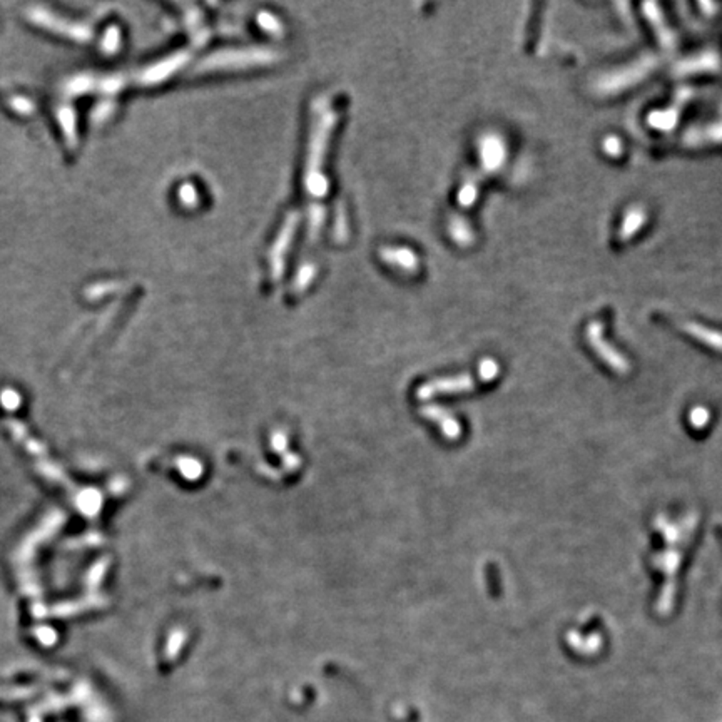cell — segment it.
<instances>
[{
	"label": "cell",
	"instance_id": "obj_19",
	"mask_svg": "<svg viewBox=\"0 0 722 722\" xmlns=\"http://www.w3.org/2000/svg\"><path fill=\"white\" fill-rule=\"evenodd\" d=\"M257 22H259V25L269 34H273V35L283 34V25H281V22L275 17V15L269 14V12H261L259 17H257Z\"/></svg>",
	"mask_w": 722,
	"mask_h": 722
},
{
	"label": "cell",
	"instance_id": "obj_9",
	"mask_svg": "<svg viewBox=\"0 0 722 722\" xmlns=\"http://www.w3.org/2000/svg\"><path fill=\"white\" fill-rule=\"evenodd\" d=\"M642 10H644V14H646L647 22H649L650 27H652L654 34L657 35L659 44H661L667 50L674 49V47L677 45V37H676V34L672 32V29L667 25L661 7L654 2H646L642 6Z\"/></svg>",
	"mask_w": 722,
	"mask_h": 722
},
{
	"label": "cell",
	"instance_id": "obj_1",
	"mask_svg": "<svg viewBox=\"0 0 722 722\" xmlns=\"http://www.w3.org/2000/svg\"><path fill=\"white\" fill-rule=\"evenodd\" d=\"M337 124V112L328 96L318 97L313 104V126H311L310 149H308L306 174H304V189L313 199L311 204H319L328 193V179L323 173L328 140Z\"/></svg>",
	"mask_w": 722,
	"mask_h": 722
},
{
	"label": "cell",
	"instance_id": "obj_13",
	"mask_svg": "<svg viewBox=\"0 0 722 722\" xmlns=\"http://www.w3.org/2000/svg\"><path fill=\"white\" fill-rule=\"evenodd\" d=\"M647 221V211L642 206H630L629 209L624 214L622 222H620L619 228V240L620 241H629L642 229V226Z\"/></svg>",
	"mask_w": 722,
	"mask_h": 722
},
{
	"label": "cell",
	"instance_id": "obj_8",
	"mask_svg": "<svg viewBox=\"0 0 722 722\" xmlns=\"http://www.w3.org/2000/svg\"><path fill=\"white\" fill-rule=\"evenodd\" d=\"M722 67V62L719 54L714 52V50H704V52L696 54V56H690L684 61L677 62L676 67H674V74L679 77L684 76H694V74H704V72H717Z\"/></svg>",
	"mask_w": 722,
	"mask_h": 722
},
{
	"label": "cell",
	"instance_id": "obj_17",
	"mask_svg": "<svg viewBox=\"0 0 722 722\" xmlns=\"http://www.w3.org/2000/svg\"><path fill=\"white\" fill-rule=\"evenodd\" d=\"M448 233H450L452 240L455 244L462 246V248H468V246L474 244L475 233L471 229L470 222L467 217H463L462 214H454L448 221Z\"/></svg>",
	"mask_w": 722,
	"mask_h": 722
},
{
	"label": "cell",
	"instance_id": "obj_18",
	"mask_svg": "<svg viewBox=\"0 0 722 722\" xmlns=\"http://www.w3.org/2000/svg\"><path fill=\"white\" fill-rule=\"evenodd\" d=\"M482 176L483 174L480 173V171H475V173H470L465 178V181H463V184L458 191V204L462 206V208L467 209L475 204L478 196V187L480 181H482Z\"/></svg>",
	"mask_w": 722,
	"mask_h": 722
},
{
	"label": "cell",
	"instance_id": "obj_16",
	"mask_svg": "<svg viewBox=\"0 0 722 722\" xmlns=\"http://www.w3.org/2000/svg\"><path fill=\"white\" fill-rule=\"evenodd\" d=\"M682 330H684L689 337L696 338L697 341H701L702 345L711 346L712 350L722 351L721 331H716V330H712V328L699 325V323H696V321H686L684 325H682Z\"/></svg>",
	"mask_w": 722,
	"mask_h": 722
},
{
	"label": "cell",
	"instance_id": "obj_15",
	"mask_svg": "<svg viewBox=\"0 0 722 722\" xmlns=\"http://www.w3.org/2000/svg\"><path fill=\"white\" fill-rule=\"evenodd\" d=\"M475 386V380L471 376H458V378H445V380L433 381L430 385H425L421 388V396H430L435 393H448V392H463V390H471Z\"/></svg>",
	"mask_w": 722,
	"mask_h": 722
},
{
	"label": "cell",
	"instance_id": "obj_5",
	"mask_svg": "<svg viewBox=\"0 0 722 722\" xmlns=\"http://www.w3.org/2000/svg\"><path fill=\"white\" fill-rule=\"evenodd\" d=\"M505 139L498 132H485L478 139V158H480V173L493 174L500 171L507 161Z\"/></svg>",
	"mask_w": 722,
	"mask_h": 722
},
{
	"label": "cell",
	"instance_id": "obj_4",
	"mask_svg": "<svg viewBox=\"0 0 722 722\" xmlns=\"http://www.w3.org/2000/svg\"><path fill=\"white\" fill-rule=\"evenodd\" d=\"M585 339L591 345V348L599 354V358L606 365L610 366L614 372L620 374H626L630 372V363L627 361V358L622 353H619L610 343L604 338V325L600 321H592L591 325L585 328Z\"/></svg>",
	"mask_w": 722,
	"mask_h": 722
},
{
	"label": "cell",
	"instance_id": "obj_23",
	"mask_svg": "<svg viewBox=\"0 0 722 722\" xmlns=\"http://www.w3.org/2000/svg\"><path fill=\"white\" fill-rule=\"evenodd\" d=\"M699 7H701V9H704V10H705V15H711V10H712V9H717L716 3H704V2H701V3H699Z\"/></svg>",
	"mask_w": 722,
	"mask_h": 722
},
{
	"label": "cell",
	"instance_id": "obj_3",
	"mask_svg": "<svg viewBox=\"0 0 722 722\" xmlns=\"http://www.w3.org/2000/svg\"><path fill=\"white\" fill-rule=\"evenodd\" d=\"M659 62L661 61L654 54H646V56L639 57L637 61L626 65V67L612 70V72L600 77L595 84L597 92L600 96H614V94L634 87L635 84L646 79L654 69H657Z\"/></svg>",
	"mask_w": 722,
	"mask_h": 722
},
{
	"label": "cell",
	"instance_id": "obj_12",
	"mask_svg": "<svg viewBox=\"0 0 722 722\" xmlns=\"http://www.w3.org/2000/svg\"><path fill=\"white\" fill-rule=\"evenodd\" d=\"M380 256L385 263L407 273H415L418 269V256L410 248H381Z\"/></svg>",
	"mask_w": 722,
	"mask_h": 722
},
{
	"label": "cell",
	"instance_id": "obj_6",
	"mask_svg": "<svg viewBox=\"0 0 722 722\" xmlns=\"http://www.w3.org/2000/svg\"><path fill=\"white\" fill-rule=\"evenodd\" d=\"M299 224V213L293 211L286 216L283 226H281V231L276 237L275 244H273L271 251H269V266H271V275L273 278L278 279L283 276L284 273V259H286V253L290 249L293 237H295L296 229Z\"/></svg>",
	"mask_w": 722,
	"mask_h": 722
},
{
	"label": "cell",
	"instance_id": "obj_10",
	"mask_svg": "<svg viewBox=\"0 0 722 722\" xmlns=\"http://www.w3.org/2000/svg\"><path fill=\"white\" fill-rule=\"evenodd\" d=\"M189 61V52H176L171 57L164 59L162 62L156 64L154 67L142 74V81L146 84H156V82L166 81L167 77L173 76L176 70L184 67Z\"/></svg>",
	"mask_w": 722,
	"mask_h": 722
},
{
	"label": "cell",
	"instance_id": "obj_24",
	"mask_svg": "<svg viewBox=\"0 0 722 722\" xmlns=\"http://www.w3.org/2000/svg\"><path fill=\"white\" fill-rule=\"evenodd\" d=\"M721 111H722V107H721Z\"/></svg>",
	"mask_w": 722,
	"mask_h": 722
},
{
	"label": "cell",
	"instance_id": "obj_21",
	"mask_svg": "<svg viewBox=\"0 0 722 722\" xmlns=\"http://www.w3.org/2000/svg\"><path fill=\"white\" fill-rule=\"evenodd\" d=\"M602 151L606 152L608 158H619L624 152V144L617 136H607L602 142Z\"/></svg>",
	"mask_w": 722,
	"mask_h": 722
},
{
	"label": "cell",
	"instance_id": "obj_20",
	"mask_svg": "<svg viewBox=\"0 0 722 722\" xmlns=\"http://www.w3.org/2000/svg\"><path fill=\"white\" fill-rule=\"evenodd\" d=\"M498 373H500V366H498L497 361L491 360V358H485V360L480 363L478 374L482 381L495 380V378L498 376Z\"/></svg>",
	"mask_w": 722,
	"mask_h": 722
},
{
	"label": "cell",
	"instance_id": "obj_22",
	"mask_svg": "<svg viewBox=\"0 0 722 722\" xmlns=\"http://www.w3.org/2000/svg\"><path fill=\"white\" fill-rule=\"evenodd\" d=\"M179 198H181L182 204L189 206V208H193V206L198 204V193L191 184L181 186V189H179Z\"/></svg>",
	"mask_w": 722,
	"mask_h": 722
},
{
	"label": "cell",
	"instance_id": "obj_7",
	"mask_svg": "<svg viewBox=\"0 0 722 722\" xmlns=\"http://www.w3.org/2000/svg\"><path fill=\"white\" fill-rule=\"evenodd\" d=\"M690 97H692V91H690L689 87L679 89L676 97H674V103L670 104L669 107L649 112V116H647V124L655 129V131L670 132L672 129H676L682 109L689 103Z\"/></svg>",
	"mask_w": 722,
	"mask_h": 722
},
{
	"label": "cell",
	"instance_id": "obj_14",
	"mask_svg": "<svg viewBox=\"0 0 722 722\" xmlns=\"http://www.w3.org/2000/svg\"><path fill=\"white\" fill-rule=\"evenodd\" d=\"M182 9L186 12V23L187 29H189L191 39H193V44L196 47H202L209 39V30L206 27L204 19H202V12L193 3L182 6Z\"/></svg>",
	"mask_w": 722,
	"mask_h": 722
},
{
	"label": "cell",
	"instance_id": "obj_2",
	"mask_svg": "<svg viewBox=\"0 0 722 722\" xmlns=\"http://www.w3.org/2000/svg\"><path fill=\"white\" fill-rule=\"evenodd\" d=\"M279 61L278 50L266 47H248V49H226L202 59L193 74L216 72V70L248 69L255 65H268Z\"/></svg>",
	"mask_w": 722,
	"mask_h": 722
},
{
	"label": "cell",
	"instance_id": "obj_11",
	"mask_svg": "<svg viewBox=\"0 0 722 722\" xmlns=\"http://www.w3.org/2000/svg\"><path fill=\"white\" fill-rule=\"evenodd\" d=\"M682 142L689 147L722 144V120L699 127H690L684 134V138H682Z\"/></svg>",
	"mask_w": 722,
	"mask_h": 722
}]
</instances>
